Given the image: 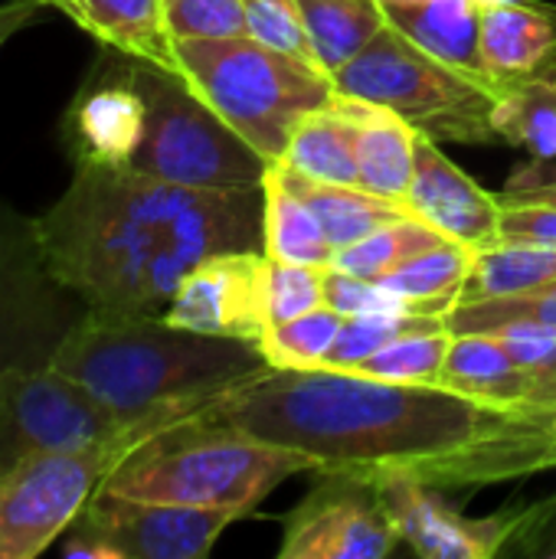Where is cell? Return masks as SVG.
<instances>
[{"instance_id":"ba28073f","label":"cell","mask_w":556,"mask_h":559,"mask_svg":"<svg viewBox=\"0 0 556 559\" xmlns=\"http://www.w3.org/2000/svg\"><path fill=\"white\" fill-rule=\"evenodd\" d=\"M157 429L164 423H134L115 439L49 452L0 475V559H36L59 544L118 462Z\"/></svg>"},{"instance_id":"f35d334b","label":"cell","mask_w":556,"mask_h":559,"mask_svg":"<svg viewBox=\"0 0 556 559\" xmlns=\"http://www.w3.org/2000/svg\"><path fill=\"white\" fill-rule=\"evenodd\" d=\"M498 200L501 203H551L556 206V174H544V160L521 167L508 180V187Z\"/></svg>"},{"instance_id":"d6a6232c","label":"cell","mask_w":556,"mask_h":559,"mask_svg":"<svg viewBox=\"0 0 556 559\" xmlns=\"http://www.w3.org/2000/svg\"><path fill=\"white\" fill-rule=\"evenodd\" d=\"M439 328H446V318H439V314H413V311L354 314V318H344V328H341V334H338V341H334V347H331V354L324 357L321 367L351 370L364 357L390 347L393 341H400L406 334L439 331Z\"/></svg>"},{"instance_id":"ffe728a7","label":"cell","mask_w":556,"mask_h":559,"mask_svg":"<svg viewBox=\"0 0 556 559\" xmlns=\"http://www.w3.org/2000/svg\"><path fill=\"white\" fill-rule=\"evenodd\" d=\"M272 174L318 216V223L334 249H347V246L360 242L364 236H370L374 229H380L400 216H413L403 203L374 197L360 187L324 183V180L305 177L282 160L272 164Z\"/></svg>"},{"instance_id":"7c38bea8","label":"cell","mask_w":556,"mask_h":559,"mask_svg":"<svg viewBox=\"0 0 556 559\" xmlns=\"http://www.w3.org/2000/svg\"><path fill=\"white\" fill-rule=\"evenodd\" d=\"M380 498L400 531V540L426 559H495L511 547H528L556 514V498L531 508H508L488 518H465L449 508L436 488L406 475H377Z\"/></svg>"},{"instance_id":"60d3db41","label":"cell","mask_w":556,"mask_h":559,"mask_svg":"<svg viewBox=\"0 0 556 559\" xmlns=\"http://www.w3.org/2000/svg\"><path fill=\"white\" fill-rule=\"evenodd\" d=\"M528 403H534V406H541V409H551V413H556V377L541 380Z\"/></svg>"},{"instance_id":"4dcf8cb0","label":"cell","mask_w":556,"mask_h":559,"mask_svg":"<svg viewBox=\"0 0 556 559\" xmlns=\"http://www.w3.org/2000/svg\"><path fill=\"white\" fill-rule=\"evenodd\" d=\"M452 334H498L508 328H547L556 331V278L511 298L459 301L446 314Z\"/></svg>"},{"instance_id":"2e32d148","label":"cell","mask_w":556,"mask_h":559,"mask_svg":"<svg viewBox=\"0 0 556 559\" xmlns=\"http://www.w3.org/2000/svg\"><path fill=\"white\" fill-rule=\"evenodd\" d=\"M403 206L446 239L465 242L472 249L498 242L501 200L475 183L456 160H449V154L429 134L416 138V167Z\"/></svg>"},{"instance_id":"484cf974","label":"cell","mask_w":556,"mask_h":559,"mask_svg":"<svg viewBox=\"0 0 556 559\" xmlns=\"http://www.w3.org/2000/svg\"><path fill=\"white\" fill-rule=\"evenodd\" d=\"M472 265H475V249L465 242L446 239L419 252L416 259H410L387 278H380V285L403 295L419 314L446 318L459 305L462 288L472 275Z\"/></svg>"},{"instance_id":"52a82bcc","label":"cell","mask_w":556,"mask_h":559,"mask_svg":"<svg viewBox=\"0 0 556 559\" xmlns=\"http://www.w3.org/2000/svg\"><path fill=\"white\" fill-rule=\"evenodd\" d=\"M334 92L387 105L436 141L488 144L498 138L492 124L498 88L429 56L390 23L334 75Z\"/></svg>"},{"instance_id":"b9f144b4","label":"cell","mask_w":556,"mask_h":559,"mask_svg":"<svg viewBox=\"0 0 556 559\" xmlns=\"http://www.w3.org/2000/svg\"><path fill=\"white\" fill-rule=\"evenodd\" d=\"M46 10H59V13H66V7L72 3V0H39Z\"/></svg>"},{"instance_id":"44dd1931","label":"cell","mask_w":556,"mask_h":559,"mask_svg":"<svg viewBox=\"0 0 556 559\" xmlns=\"http://www.w3.org/2000/svg\"><path fill=\"white\" fill-rule=\"evenodd\" d=\"M66 16L92 33L105 49L177 69L161 0H72Z\"/></svg>"},{"instance_id":"7bdbcfd3","label":"cell","mask_w":556,"mask_h":559,"mask_svg":"<svg viewBox=\"0 0 556 559\" xmlns=\"http://www.w3.org/2000/svg\"><path fill=\"white\" fill-rule=\"evenodd\" d=\"M547 377H556V341H554V357H551V364H547V370H544V377H541V380H547Z\"/></svg>"},{"instance_id":"836d02e7","label":"cell","mask_w":556,"mask_h":559,"mask_svg":"<svg viewBox=\"0 0 556 559\" xmlns=\"http://www.w3.org/2000/svg\"><path fill=\"white\" fill-rule=\"evenodd\" d=\"M262 295H265V318L272 324H285L305 311L324 305V269L279 262L265 255L262 272Z\"/></svg>"},{"instance_id":"d6986e66","label":"cell","mask_w":556,"mask_h":559,"mask_svg":"<svg viewBox=\"0 0 556 559\" xmlns=\"http://www.w3.org/2000/svg\"><path fill=\"white\" fill-rule=\"evenodd\" d=\"M387 23L452 69L485 79L482 0H387Z\"/></svg>"},{"instance_id":"f6af8a7d","label":"cell","mask_w":556,"mask_h":559,"mask_svg":"<svg viewBox=\"0 0 556 559\" xmlns=\"http://www.w3.org/2000/svg\"><path fill=\"white\" fill-rule=\"evenodd\" d=\"M380 3H387V0H380Z\"/></svg>"},{"instance_id":"1f68e13d","label":"cell","mask_w":556,"mask_h":559,"mask_svg":"<svg viewBox=\"0 0 556 559\" xmlns=\"http://www.w3.org/2000/svg\"><path fill=\"white\" fill-rule=\"evenodd\" d=\"M341 328H344V314L321 305L285 324L265 328L259 350L272 370H315L331 354Z\"/></svg>"},{"instance_id":"7402d4cb","label":"cell","mask_w":556,"mask_h":559,"mask_svg":"<svg viewBox=\"0 0 556 559\" xmlns=\"http://www.w3.org/2000/svg\"><path fill=\"white\" fill-rule=\"evenodd\" d=\"M442 386L485 403L524 406L537 390V377L511 360L498 334H452Z\"/></svg>"},{"instance_id":"5bb4252c","label":"cell","mask_w":556,"mask_h":559,"mask_svg":"<svg viewBox=\"0 0 556 559\" xmlns=\"http://www.w3.org/2000/svg\"><path fill=\"white\" fill-rule=\"evenodd\" d=\"M147 124V105L128 56L108 49L62 118V141L75 167H131Z\"/></svg>"},{"instance_id":"603a6c76","label":"cell","mask_w":556,"mask_h":559,"mask_svg":"<svg viewBox=\"0 0 556 559\" xmlns=\"http://www.w3.org/2000/svg\"><path fill=\"white\" fill-rule=\"evenodd\" d=\"M298 3H301L315 66L324 75H331V82L387 26V13L380 0H298Z\"/></svg>"},{"instance_id":"ee69618b","label":"cell","mask_w":556,"mask_h":559,"mask_svg":"<svg viewBox=\"0 0 556 559\" xmlns=\"http://www.w3.org/2000/svg\"><path fill=\"white\" fill-rule=\"evenodd\" d=\"M488 3H511V0H482V7H488Z\"/></svg>"},{"instance_id":"9c48e42d","label":"cell","mask_w":556,"mask_h":559,"mask_svg":"<svg viewBox=\"0 0 556 559\" xmlns=\"http://www.w3.org/2000/svg\"><path fill=\"white\" fill-rule=\"evenodd\" d=\"M88 305L56 278L36 219L0 203V377L52 367Z\"/></svg>"},{"instance_id":"cb8c5ba5","label":"cell","mask_w":556,"mask_h":559,"mask_svg":"<svg viewBox=\"0 0 556 559\" xmlns=\"http://www.w3.org/2000/svg\"><path fill=\"white\" fill-rule=\"evenodd\" d=\"M282 164L292 170L324 180V183H344V187H360V170H357V138L354 124L347 115L328 102L315 111H308L282 154Z\"/></svg>"},{"instance_id":"83f0119b","label":"cell","mask_w":556,"mask_h":559,"mask_svg":"<svg viewBox=\"0 0 556 559\" xmlns=\"http://www.w3.org/2000/svg\"><path fill=\"white\" fill-rule=\"evenodd\" d=\"M446 242V236L439 229H433L429 223L416 219V216H400L380 229H374L370 236H364L360 242L338 249L334 252V269L351 272L357 278H370L380 282L390 272H397L400 265H406L410 259H416L419 252L433 249Z\"/></svg>"},{"instance_id":"4fadbf2b","label":"cell","mask_w":556,"mask_h":559,"mask_svg":"<svg viewBox=\"0 0 556 559\" xmlns=\"http://www.w3.org/2000/svg\"><path fill=\"white\" fill-rule=\"evenodd\" d=\"M318 478L282 521L279 559H383L403 544L374 478L354 472H318Z\"/></svg>"},{"instance_id":"f546056e","label":"cell","mask_w":556,"mask_h":559,"mask_svg":"<svg viewBox=\"0 0 556 559\" xmlns=\"http://www.w3.org/2000/svg\"><path fill=\"white\" fill-rule=\"evenodd\" d=\"M452 347V331H419L393 341L390 347L364 357L347 373L390 380V383H410V386H442V367Z\"/></svg>"},{"instance_id":"6da1fadb","label":"cell","mask_w":556,"mask_h":559,"mask_svg":"<svg viewBox=\"0 0 556 559\" xmlns=\"http://www.w3.org/2000/svg\"><path fill=\"white\" fill-rule=\"evenodd\" d=\"M210 409L262 442L308 455L315 472L406 475L449 491L556 468V413L485 403L449 386L328 367L265 370Z\"/></svg>"},{"instance_id":"277c9868","label":"cell","mask_w":556,"mask_h":559,"mask_svg":"<svg viewBox=\"0 0 556 559\" xmlns=\"http://www.w3.org/2000/svg\"><path fill=\"white\" fill-rule=\"evenodd\" d=\"M298 472H315V462L262 442L203 406L138 442L102 488L125 498L220 508L246 518Z\"/></svg>"},{"instance_id":"e0dca14e","label":"cell","mask_w":556,"mask_h":559,"mask_svg":"<svg viewBox=\"0 0 556 559\" xmlns=\"http://www.w3.org/2000/svg\"><path fill=\"white\" fill-rule=\"evenodd\" d=\"M482 62L498 95L524 82H556V7L537 0L482 7Z\"/></svg>"},{"instance_id":"8992f818","label":"cell","mask_w":556,"mask_h":559,"mask_svg":"<svg viewBox=\"0 0 556 559\" xmlns=\"http://www.w3.org/2000/svg\"><path fill=\"white\" fill-rule=\"evenodd\" d=\"M128 69L147 105L144 138L128 170L200 190L262 187L272 164L233 131L177 69L134 56H128Z\"/></svg>"},{"instance_id":"5b68a950","label":"cell","mask_w":556,"mask_h":559,"mask_svg":"<svg viewBox=\"0 0 556 559\" xmlns=\"http://www.w3.org/2000/svg\"><path fill=\"white\" fill-rule=\"evenodd\" d=\"M174 62L193 92L269 164L282 160L295 124L334 98L331 75L249 33L174 39Z\"/></svg>"},{"instance_id":"ab89813d","label":"cell","mask_w":556,"mask_h":559,"mask_svg":"<svg viewBox=\"0 0 556 559\" xmlns=\"http://www.w3.org/2000/svg\"><path fill=\"white\" fill-rule=\"evenodd\" d=\"M46 13V7L39 0H7L0 3V49L7 46L10 36H16L20 29L39 23Z\"/></svg>"},{"instance_id":"4316f807","label":"cell","mask_w":556,"mask_h":559,"mask_svg":"<svg viewBox=\"0 0 556 559\" xmlns=\"http://www.w3.org/2000/svg\"><path fill=\"white\" fill-rule=\"evenodd\" d=\"M556 278L554 246L534 242H508L498 239L492 246L475 249L472 275L462 288L459 301H485V298H511L534 292Z\"/></svg>"},{"instance_id":"30bf717a","label":"cell","mask_w":556,"mask_h":559,"mask_svg":"<svg viewBox=\"0 0 556 559\" xmlns=\"http://www.w3.org/2000/svg\"><path fill=\"white\" fill-rule=\"evenodd\" d=\"M236 511L141 501L98 491L59 537L66 559H203Z\"/></svg>"},{"instance_id":"d590c367","label":"cell","mask_w":556,"mask_h":559,"mask_svg":"<svg viewBox=\"0 0 556 559\" xmlns=\"http://www.w3.org/2000/svg\"><path fill=\"white\" fill-rule=\"evenodd\" d=\"M242 10H246V33L252 39L315 66L298 0H242Z\"/></svg>"},{"instance_id":"9a60e30c","label":"cell","mask_w":556,"mask_h":559,"mask_svg":"<svg viewBox=\"0 0 556 559\" xmlns=\"http://www.w3.org/2000/svg\"><path fill=\"white\" fill-rule=\"evenodd\" d=\"M262 272L265 252L213 255L180 282L164 318L187 331L259 344L269 328Z\"/></svg>"},{"instance_id":"74e56055","label":"cell","mask_w":556,"mask_h":559,"mask_svg":"<svg viewBox=\"0 0 556 559\" xmlns=\"http://www.w3.org/2000/svg\"><path fill=\"white\" fill-rule=\"evenodd\" d=\"M498 239L556 249V206L551 203H501Z\"/></svg>"},{"instance_id":"8d00e7d4","label":"cell","mask_w":556,"mask_h":559,"mask_svg":"<svg viewBox=\"0 0 556 559\" xmlns=\"http://www.w3.org/2000/svg\"><path fill=\"white\" fill-rule=\"evenodd\" d=\"M324 305L334 308L344 318L354 314H380V311H413L419 314L403 295H397L393 288L370 282V278H357L351 272L341 269H324Z\"/></svg>"},{"instance_id":"7a4b0ae2","label":"cell","mask_w":556,"mask_h":559,"mask_svg":"<svg viewBox=\"0 0 556 559\" xmlns=\"http://www.w3.org/2000/svg\"><path fill=\"white\" fill-rule=\"evenodd\" d=\"M262 187L200 190L128 167H75L36 219L43 255L92 314H164L180 282L223 252H262Z\"/></svg>"},{"instance_id":"d4e9b609","label":"cell","mask_w":556,"mask_h":559,"mask_svg":"<svg viewBox=\"0 0 556 559\" xmlns=\"http://www.w3.org/2000/svg\"><path fill=\"white\" fill-rule=\"evenodd\" d=\"M262 190V252L279 262L331 269L338 249L324 236L318 216L272 174V167L265 170Z\"/></svg>"},{"instance_id":"8fae6325","label":"cell","mask_w":556,"mask_h":559,"mask_svg":"<svg viewBox=\"0 0 556 559\" xmlns=\"http://www.w3.org/2000/svg\"><path fill=\"white\" fill-rule=\"evenodd\" d=\"M131 426L56 367L0 377V475L49 452L115 439Z\"/></svg>"},{"instance_id":"3957f363","label":"cell","mask_w":556,"mask_h":559,"mask_svg":"<svg viewBox=\"0 0 556 559\" xmlns=\"http://www.w3.org/2000/svg\"><path fill=\"white\" fill-rule=\"evenodd\" d=\"M52 367L128 426H170L272 370L252 341L187 331L164 314L92 311L59 347Z\"/></svg>"},{"instance_id":"e575fe53","label":"cell","mask_w":556,"mask_h":559,"mask_svg":"<svg viewBox=\"0 0 556 559\" xmlns=\"http://www.w3.org/2000/svg\"><path fill=\"white\" fill-rule=\"evenodd\" d=\"M170 39H223L246 33L242 0H161Z\"/></svg>"},{"instance_id":"ac0fdd59","label":"cell","mask_w":556,"mask_h":559,"mask_svg":"<svg viewBox=\"0 0 556 559\" xmlns=\"http://www.w3.org/2000/svg\"><path fill=\"white\" fill-rule=\"evenodd\" d=\"M331 102L354 124L360 190L393 200V203H403L410 180H413V167H416L419 131L413 124H406L387 105H377V102H367L357 95H341V92H334Z\"/></svg>"},{"instance_id":"f1b7e54d","label":"cell","mask_w":556,"mask_h":559,"mask_svg":"<svg viewBox=\"0 0 556 559\" xmlns=\"http://www.w3.org/2000/svg\"><path fill=\"white\" fill-rule=\"evenodd\" d=\"M495 134L528 147L537 160H556V82H524L498 95L492 111Z\"/></svg>"}]
</instances>
